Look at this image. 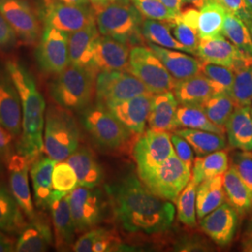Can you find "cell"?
I'll return each instance as SVG.
<instances>
[{
	"label": "cell",
	"instance_id": "cell-62",
	"mask_svg": "<svg viewBox=\"0 0 252 252\" xmlns=\"http://www.w3.org/2000/svg\"><path fill=\"white\" fill-rule=\"evenodd\" d=\"M248 233H249V234H252V220H251L250 224H249V228H248Z\"/></svg>",
	"mask_w": 252,
	"mask_h": 252
},
{
	"label": "cell",
	"instance_id": "cell-52",
	"mask_svg": "<svg viewBox=\"0 0 252 252\" xmlns=\"http://www.w3.org/2000/svg\"><path fill=\"white\" fill-rule=\"evenodd\" d=\"M15 38L16 34L14 30L0 12V47L12 44Z\"/></svg>",
	"mask_w": 252,
	"mask_h": 252
},
{
	"label": "cell",
	"instance_id": "cell-7",
	"mask_svg": "<svg viewBox=\"0 0 252 252\" xmlns=\"http://www.w3.org/2000/svg\"><path fill=\"white\" fill-rule=\"evenodd\" d=\"M82 124L100 147L111 151L126 144L132 134L108 108L99 104L83 110Z\"/></svg>",
	"mask_w": 252,
	"mask_h": 252
},
{
	"label": "cell",
	"instance_id": "cell-40",
	"mask_svg": "<svg viewBox=\"0 0 252 252\" xmlns=\"http://www.w3.org/2000/svg\"><path fill=\"white\" fill-rule=\"evenodd\" d=\"M222 35L239 51L252 56V38L247 24L231 12H226Z\"/></svg>",
	"mask_w": 252,
	"mask_h": 252
},
{
	"label": "cell",
	"instance_id": "cell-21",
	"mask_svg": "<svg viewBox=\"0 0 252 252\" xmlns=\"http://www.w3.org/2000/svg\"><path fill=\"white\" fill-rule=\"evenodd\" d=\"M53 242L54 234L49 220L45 217L36 214L20 231L15 245V252H46Z\"/></svg>",
	"mask_w": 252,
	"mask_h": 252
},
{
	"label": "cell",
	"instance_id": "cell-55",
	"mask_svg": "<svg viewBox=\"0 0 252 252\" xmlns=\"http://www.w3.org/2000/svg\"><path fill=\"white\" fill-rule=\"evenodd\" d=\"M242 251L252 252V235L249 233L245 234L242 240Z\"/></svg>",
	"mask_w": 252,
	"mask_h": 252
},
{
	"label": "cell",
	"instance_id": "cell-17",
	"mask_svg": "<svg viewBox=\"0 0 252 252\" xmlns=\"http://www.w3.org/2000/svg\"><path fill=\"white\" fill-rule=\"evenodd\" d=\"M238 213L229 203H223L201 219L200 227L217 245L224 247L234 238Z\"/></svg>",
	"mask_w": 252,
	"mask_h": 252
},
{
	"label": "cell",
	"instance_id": "cell-18",
	"mask_svg": "<svg viewBox=\"0 0 252 252\" xmlns=\"http://www.w3.org/2000/svg\"><path fill=\"white\" fill-rule=\"evenodd\" d=\"M0 12L24 41H36L39 26L32 9L23 0H0Z\"/></svg>",
	"mask_w": 252,
	"mask_h": 252
},
{
	"label": "cell",
	"instance_id": "cell-28",
	"mask_svg": "<svg viewBox=\"0 0 252 252\" xmlns=\"http://www.w3.org/2000/svg\"><path fill=\"white\" fill-rule=\"evenodd\" d=\"M100 35L96 23L70 33L68 36L69 64L89 66L95 41Z\"/></svg>",
	"mask_w": 252,
	"mask_h": 252
},
{
	"label": "cell",
	"instance_id": "cell-9",
	"mask_svg": "<svg viewBox=\"0 0 252 252\" xmlns=\"http://www.w3.org/2000/svg\"><path fill=\"white\" fill-rule=\"evenodd\" d=\"M175 153L171 135L168 132L152 128L146 131L133 149L139 179L144 180Z\"/></svg>",
	"mask_w": 252,
	"mask_h": 252
},
{
	"label": "cell",
	"instance_id": "cell-5",
	"mask_svg": "<svg viewBox=\"0 0 252 252\" xmlns=\"http://www.w3.org/2000/svg\"><path fill=\"white\" fill-rule=\"evenodd\" d=\"M44 152L56 162L66 160L80 144V131L69 110L50 106L45 114Z\"/></svg>",
	"mask_w": 252,
	"mask_h": 252
},
{
	"label": "cell",
	"instance_id": "cell-26",
	"mask_svg": "<svg viewBox=\"0 0 252 252\" xmlns=\"http://www.w3.org/2000/svg\"><path fill=\"white\" fill-rule=\"evenodd\" d=\"M78 178L79 186L94 188L104 180V171L90 149H78L67 159Z\"/></svg>",
	"mask_w": 252,
	"mask_h": 252
},
{
	"label": "cell",
	"instance_id": "cell-61",
	"mask_svg": "<svg viewBox=\"0 0 252 252\" xmlns=\"http://www.w3.org/2000/svg\"><path fill=\"white\" fill-rule=\"evenodd\" d=\"M247 26H248V28H249V30H250V33H251V36H252V17L251 18V20L248 22Z\"/></svg>",
	"mask_w": 252,
	"mask_h": 252
},
{
	"label": "cell",
	"instance_id": "cell-31",
	"mask_svg": "<svg viewBox=\"0 0 252 252\" xmlns=\"http://www.w3.org/2000/svg\"><path fill=\"white\" fill-rule=\"evenodd\" d=\"M234 81L230 96L235 108L251 106L252 103V56L244 58L232 68Z\"/></svg>",
	"mask_w": 252,
	"mask_h": 252
},
{
	"label": "cell",
	"instance_id": "cell-24",
	"mask_svg": "<svg viewBox=\"0 0 252 252\" xmlns=\"http://www.w3.org/2000/svg\"><path fill=\"white\" fill-rule=\"evenodd\" d=\"M147 45L161 60L175 80L181 81L200 74L201 61L194 57L151 42H147Z\"/></svg>",
	"mask_w": 252,
	"mask_h": 252
},
{
	"label": "cell",
	"instance_id": "cell-58",
	"mask_svg": "<svg viewBox=\"0 0 252 252\" xmlns=\"http://www.w3.org/2000/svg\"><path fill=\"white\" fill-rule=\"evenodd\" d=\"M116 1H131V0H99V6L96 9H98V8L104 6V5H107V4L112 3V2H116Z\"/></svg>",
	"mask_w": 252,
	"mask_h": 252
},
{
	"label": "cell",
	"instance_id": "cell-60",
	"mask_svg": "<svg viewBox=\"0 0 252 252\" xmlns=\"http://www.w3.org/2000/svg\"><path fill=\"white\" fill-rule=\"evenodd\" d=\"M90 3L94 9H96L99 6V0H90Z\"/></svg>",
	"mask_w": 252,
	"mask_h": 252
},
{
	"label": "cell",
	"instance_id": "cell-6",
	"mask_svg": "<svg viewBox=\"0 0 252 252\" xmlns=\"http://www.w3.org/2000/svg\"><path fill=\"white\" fill-rule=\"evenodd\" d=\"M128 71L154 94L171 92L178 81L148 46L135 45L130 49Z\"/></svg>",
	"mask_w": 252,
	"mask_h": 252
},
{
	"label": "cell",
	"instance_id": "cell-8",
	"mask_svg": "<svg viewBox=\"0 0 252 252\" xmlns=\"http://www.w3.org/2000/svg\"><path fill=\"white\" fill-rule=\"evenodd\" d=\"M190 179L191 168L175 153L141 181L160 198L176 202Z\"/></svg>",
	"mask_w": 252,
	"mask_h": 252
},
{
	"label": "cell",
	"instance_id": "cell-19",
	"mask_svg": "<svg viewBox=\"0 0 252 252\" xmlns=\"http://www.w3.org/2000/svg\"><path fill=\"white\" fill-rule=\"evenodd\" d=\"M68 193L54 190L50 209L54 226L55 246L59 251H65L73 247L77 233L67 198Z\"/></svg>",
	"mask_w": 252,
	"mask_h": 252
},
{
	"label": "cell",
	"instance_id": "cell-20",
	"mask_svg": "<svg viewBox=\"0 0 252 252\" xmlns=\"http://www.w3.org/2000/svg\"><path fill=\"white\" fill-rule=\"evenodd\" d=\"M22 104L13 82L8 77L0 76V124L14 137L22 134Z\"/></svg>",
	"mask_w": 252,
	"mask_h": 252
},
{
	"label": "cell",
	"instance_id": "cell-29",
	"mask_svg": "<svg viewBox=\"0 0 252 252\" xmlns=\"http://www.w3.org/2000/svg\"><path fill=\"white\" fill-rule=\"evenodd\" d=\"M173 91L180 105L200 106L215 94L212 82L201 73L188 79L177 81Z\"/></svg>",
	"mask_w": 252,
	"mask_h": 252
},
{
	"label": "cell",
	"instance_id": "cell-44",
	"mask_svg": "<svg viewBox=\"0 0 252 252\" xmlns=\"http://www.w3.org/2000/svg\"><path fill=\"white\" fill-rule=\"evenodd\" d=\"M170 27L172 35L183 46L188 48L192 54H196L200 36L198 31L193 27H189L186 23L177 16L176 18L167 21Z\"/></svg>",
	"mask_w": 252,
	"mask_h": 252
},
{
	"label": "cell",
	"instance_id": "cell-27",
	"mask_svg": "<svg viewBox=\"0 0 252 252\" xmlns=\"http://www.w3.org/2000/svg\"><path fill=\"white\" fill-rule=\"evenodd\" d=\"M229 144L234 149L252 153V118L251 106L234 108L225 125Z\"/></svg>",
	"mask_w": 252,
	"mask_h": 252
},
{
	"label": "cell",
	"instance_id": "cell-10",
	"mask_svg": "<svg viewBox=\"0 0 252 252\" xmlns=\"http://www.w3.org/2000/svg\"><path fill=\"white\" fill-rule=\"evenodd\" d=\"M147 94L152 93L129 71H103L96 77L95 97L104 107Z\"/></svg>",
	"mask_w": 252,
	"mask_h": 252
},
{
	"label": "cell",
	"instance_id": "cell-49",
	"mask_svg": "<svg viewBox=\"0 0 252 252\" xmlns=\"http://www.w3.org/2000/svg\"><path fill=\"white\" fill-rule=\"evenodd\" d=\"M211 248L206 240L199 237H186L180 239L175 246L176 252H209Z\"/></svg>",
	"mask_w": 252,
	"mask_h": 252
},
{
	"label": "cell",
	"instance_id": "cell-57",
	"mask_svg": "<svg viewBox=\"0 0 252 252\" xmlns=\"http://www.w3.org/2000/svg\"><path fill=\"white\" fill-rule=\"evenodd\" d=\"M185 3H188L193 6V8H197V9H201L203 8L206 3H207L208 0H183Z\"/></svg>",
	"mask_w": 252,
	"mask_h": 252
},
{
	"label": "cell",
	"instance_id": "cell-42",
	"mask_svg": "<svg viewBox=\"0 0 252 252\" xmlns=\"http://www.w3.org/2000/svg\"><path fill=\"white\" fill-rule=\"evenodd\" d=\"M200 73L212 82L215 94H227L230 95L234 81V72L232 68L201 61Z\"/></svg>",
	"mask_w": 252,
	"mask_h": 252
},
{
	"label": "cell",
	"instance_id": "cell-23",
	"mask_svg": "<svg viewBox=\"0 0 252 252\" xmlns=\"http://www.w3.org/2000/svg\"><path fill=\"white\" fill-rule=\"evenodd\" d=\"M57 162L49 156H39L32 162L30 177L33 186V196L36 207L47 209L50 207L53 187V173Z\"/></svg>",
	"mask_w": 252,
	"mask_h": 252
},
{
	"label": "cell",
	"instance_id": "cell-59",
	"mask_svg": "<svg viewBox=\"0 0 252 252\" xmlns=\"http://www.w3.org/2000/svg\"><path fill=\"white\" fill-rule=\"evenodd\" d=\"M244 3L246 5V8L248 9V11L250 12V14L252 17V0H244Z\"/></svg>",
	"mask_w": 252,
	"mask_h": 252
},
{
	"label": "cell",
	"instance_id": "cell-35",
	"mask_svg": "<svg viewBox=\"0 0 252 252\" xmlns=\"http://www.w3.org/2000/svg\"><path fill=\"white\" fill-rule=\"evenodd\" d=\"M175 132L188 141L198 156H205L226 148L224 135L189 128L175 130Z\"/></svg>",
	"mask_w": 252,
	"mask_h": 252
},
{
	"label": "cell",
	"instance_id": "cell-36",
	"mask_svg": "<svg viewBox=\"0 0 252 252\" xmlns=\"http://www.w3.org/2000/svg\"><path fill=\"white\" fill-rule=\"evenodd\" d=\"M229 169V156L224 151H218L199 156L193 163L191 179L199 185L204 180L224 174Z\"/></svg>",
	"mask_w": 252,
	"mask_h": 252
},
{
	"label": "cell",
	"instance_id": "cell-30",
	"mask_svg": "<svg viewBox=\"0 0 252 252\" xmlns=\"http://www.w3.org/2000/svg\"><path fill=\"white\" fill-rule=\"evenodd\" d=\"M223 176L224 174L218 175L199 184L196 191V213L200 220L224 203Z\"/></svg>",
	"mask_w": 252,
	"mask_h": 252
},
{
	"label": "cell",
	"instance_id": "cell-1",
	"mask_svg": "<svg viewBox=\"0 0 252 252\" xmlns=\"http://www.w3.org/2000/svg\"><path fill=\"white\" fill-rule=\"evenodd\" d=\"M113 211L123 228L130 233L160 234L170 229L175 207L154 194L133 176L106 187Z\"/></svg>",
	"mask_w": 252,
	"mask_h": 252
},
{
	"label": "cell",
	"instance_id": "cell-4",
	"mask_svg": "<svg viewBox=\"0 0 252 252\" xmlns=\"http://www.w3.org/2000/svg\"><path fill=\"white\" fill-rule=\"evenodd\" d=\"M95 11V22L100 34L111 36L127 45H136L142 38L144 17L132 1H116L104 5Z\"/></svg>",
	"mask_w": 252,
	"mask_h": 252
},
{
	"label": "cell",
	"instance_id": "cell-41",
	"mask_svg": "<svg viewBox=\"0 0 252 252\" xmlns=\"http://www.w3.org/2000/svg\"><path fill=\"white\" fill-rule=\"evenodd\" d=\"M209 120L219 126H224L234 112L235 105L232 97L227 94H214L200 106Z\"/></svg>",
	"mask_w": 252,
	"mask_h": 252
},
{
	"label": "cell",
	"instance_id": "cell-46",
	"mask_svg": "<svg viewBox=\"0 0 252 252\" xmlns=\"http://www.w3.org/2000/svg\"><path fill=\"white\" fill-rule=\"evenodd\" d=\"M144 18L170 21L178 15L168 9L160 0H131Z\"/></svg>",
	"mask_w": 252,
	"mask_h": 252
},
{
	"label": "cell",
	"instance_id": "cell-51",
	"mask_svg": "<svg viewBox=\"0 0 252 252\" xmlns=\"http://www.w3.org/2000/svg\"><path fill=\"white\" fill-rule=\"evenodd\" d=\"M13 135L0 124V157L6 161L15 153L13 147Z\"/></svg>",
	"mask_w": 252,
	"mask_h": 252
},
{
	"label": "cell",
	"instance_id": "cell-2",
	"mask_svg": "<svg viewBox=\"0 0 252 252\" xmlns=\"http://www.w3.org/2000/svg\"><path fill=\"white\" fill-rule=\"evenodd\" d=\"M7 72L18 92L23 112L22 134L15 151L33 162L44 152L45 100L31 74L22 64L9 61Z\"/></svg>",
	"mask_w": 252,
	"mask_h": 252
},
{
	"label": "cell",
	"instance_id": "cell-45",
	"mask_svg": "<svg viewBox=\"0 0 252 252\" xmlns=\"http://www.w3.org/2000/svg\"><path fill=\"white\" fill-rule=\"evenodd\" d=\"M78 185V178L71 165L63 161L57 162L53 173L54 190L69 193Z\"/></svg>",
	"mask_w": 252,
	"mask_h": 252
},
{
	"label": "cell",
	"instance_id": "cell-3",
	"mask_svg": "<svg viewBox=\"0 0 252 252\" xmlns=\"http://www.w3.org/2000/svg\"><path fill=\"white\" fill-rule=\"evenodd\" d=\"M97 75L91 66L69 64L50 84L49 94L61 108L69 111L84 110L95 94Z\"/></svg>",
	"mask_w": 252,
	"mask_h": 252
},
{
	"label": "cell",
	"instance_id": "cell-15",
	"mask_svg": "<svg viewBox=\"0 0 252 252\" xmlns=\"http://www.w3.org/2000/svg\"><path fill=\"white\" fill-rule=\"evenodd\" d=\"M129 56V45L111 36L101 35L95 41L89 66L97 73L128 71Z\"/></svg>",
	"mask_w": 252,
	"mask_h": 252
},
{
	"label": "cell",
	"instance_id": "cell-14",
	"mask_svg": "<svg viewBox=\"0 0 252 252\" xmlns=\"http://www.w3.org/2000/svg\"><path fill=\"white\" fill-rule=\"evenodd\" d=\"M6 162L9 169L10 192L30 220L36 215L29 185V170L32 162L16 151Z\"/></svg>",
	"mask_w": 252,
	"mask_h": 252
},
{
	"label": "cell",
	"instance_id": "cell-16",
	"mask_svg": "<svg viewBox=\"0 0 252 252\" xmlns=\"http://www.w3.org/2000/svg\"><path fill=\"white\" fill-rule=\"evenodd\" d=\"M154 94L137 95L106 108L133 134H143L152 107Z\"/></svg>",
	"mask_w": 252,
	"mask_h": 252
},
{
	"label": "cell",
	"instance_id": "cell-38",
	"mask_svg": "<svg viewBox=\"0 0 252 252\" xmlns=\"http://www.w3.org/2000/svg\"><path fill=\"white\" fill-rule=\"evenodd\" d=\"M24 215L11 192L0 188V230L19 234L27 224Z\"/></svg>",
	"mask_w": 252,
	"mask_h": 252
},
{
	"label": "cell",
	"instance_id": "cell-63",
	"mask_svg": "<svg viewBox=\"0 0 252 252\" xmlns=\"http://www.w3.org/2000/svg\"><path fill=\"white\" fill-rule=\"evenodd\" d=\"M251 112H252V108H251Z\"/></svg>",
	"mask_w": 252,
	"mask_h": 252
},
{
	"label": "cell",
	"instance_id": "cell-54",
	"mask_svg": "<svg viewBox=\"0 0 252 252\" xmlns=\"http://www.w3.org/2000/svg\"><path fill=\"white\" fill-rule=\"evenodd\" d=\"M160 1L177 15H179L181 12L183 5L185 4L183 0H160Z\"/></svg>",
	"mask_w": 252,
	"mask_h": 252
},
{
	"label": "cell",
	"instance_id": "cell-37",
	"mask_svg": "<svg viewBox=\"0 0 252 252\" xmlns=\"http://www.w3.org/2000/svg\"><path fill=\"white\" fill-rule=\"evenodd\" d=\"M142 36L148 42L153 44L191 54L188 48L182 45L172 35L167 21L145 18L142 25Z\"/></svg>",
	"mask_w": 252,
	"mask_h": 252
},
{
	"label": "cell",
	"instance_id": "cell-56",
	"mask_svg": "<svg viewBox=\"0 0 252 252\" xmlns=\"http://www.w3.org/2000/svg\"><path fill=\"white\" fill-rule=\"evenodd\" d=\"M63 4L68 5H91L90 0H57Z\"/></svg>",
	"mask_w": 252,
	"mask_h": 252
},
{
	"label": "cell",
	"instance_id": "cell-53",
	"mask_svg": "<svg viewBox=\"0 0 252 252\" xmlns=\"http://www.w3.org/2000/svg\"><path fill=\"white\" fill-rule=\"evenodd\" d=\"M15 245L16 242L0 231V252H15Z\"/></svg>",
	"mask_w": 252,
	"mask_h": 252
},
{
	"label": "cell",
	"instance_id": "cell-33",
	"mask_svg": "<svg viewBox=\"0 0 252 252\" xmlns=\"http://www.w3.org/2000/svg\"><path fill=\"white\" fill-rule=\"evenodd\" d=\"M226 12L225 8L218 0H208L199 10L197 30L200 38L222 36Z\"/></svg>",
	"mask_w": 252,
	"mask_h": 252
},
{
	"label": "cell",
	"instance_id": "cell-39",
	"mask_svg": "<svg viewBox=\"0 0 252 252\" xmlns=\"http://www.w3.org/2000/svg\"><path fill=\"white\" fill-rule=\"evenodd\" d=\"M178 127L198 129L220 135L225 134V129L212 123L205 111L196 105H181L177 110Z\"/></svg>",
	"mask_w": 252,
	"mask_h": 252
},
{
	"label": "cell",
	"instance_id": "cell-12",
	"mask_svg": "<svg viewBox=\"0 0 252 252\" xmlns=\"http://www.w3.org/2000/svg\"><path fill=\"white\" fill-rule=\"evenodd\" d=\"M69 34L45 26L36 50V63L43 72L58 75L69 65Z\"/></svg>",
	"mask_w": 252,
	"mask_h": 252
},
{
	"label": "cell",
	"instance_id": "cell-50",
	"mask_svg": "<svg viewBox=\"0 0 252 252\" xmlns=\"http://www.w3.org/2000/svg\"><path fill=\"white\" fill-rule=\"evenodd\" d=\"M228 12L239 17L246 24L252 18V15L246 8L244 0H218Z\"/></svg>",
	"mask_w": 252,
	"mask_h": 252
},
{
	"label": "cell",
	"instance_id": "cell-43",
	"mask_svg": "<svg viewBox=\"0 0 252 252\" xmlns=\"http://www.w3.org/2000/svg\"><path fill=\"white\" fill-rule=\"evenodd\" d=\"M198 185L190 179L187 186L180 192L177 199V211L180 221L189 227L196 225V191Z\"/></svg>",
	"mask_w": 252,
	"mask_h": 252
},
{
	"label": "cell",
	"instance_id": "cell-48",
	"mask_svg": "<svg viewBox=\"0 0 252 252\" xmlns=\"http://www.w3.org/2000/svg\"><path fill=\"white\" fill-rule=\"evenodd\" d=\"M172 144L175 147L176 154L179 156L180 160L185 162L189 167L191 168L193 162V150L191 146L188 143L186 139L180 135L174 134L171 135Z\"/></svg>",
	"mask_w": 252,
	"mask_h": 252
},
{
	"label": "cell",
	"instance_id": "cell-34",
	"mask_svg": "<svg viewBox=\"0 0 252 252\" xmlns=\"http://www.w3.org/2000/svg\"><path fill=\"white\" fill-rule=\"evenodd\" d=\"M223 187L229 204L238 214H245L252 210V193L233 166L224 173Z\"/></svg>",
	"mask_w": 252,
	"mask_h": 252
},
{
	"label": "cell",
	"instance_id": "cell-11",
	"mask_svg": "<svg viewBox=\"0 0 252 252\" xmlns=\"http://www.w3.org/2000/svg\"><path fill=\"white\" fill-rule=\"evenodd\" d=\"M73 221L78 233L93 229L102 220L104 195L100 189L79 186L67 194Z\"/></svg>",
	"mask_w": 252,
	"mask_h": 252
},
{
	"label": "cell",
	"instance_id": "cell-47",
	"mask_svg": "<svg viewBox=\"0 0 252 252\" xmlns=\"http://www.w3.org/2000/svg\"><path fill=\"white\" fill-rule=\"evenodd\" d=\"M232 166L252 195V155L251 153H236L233 158Z\"/></svg>",
	"mask_w": 252,
	"mask_h": 252
},
{
	"label": "cell",
	"instance_id": "cell-22",
	"mask_svg": "<svg viewBox=\"0 0 252 252\" xmlns=\"http://www.w3.org/2000/svg\"><path fill=\"white\" fill-rule=\"evenodd\" d=\"M196 55H198L204 62L233 68L234 64L246 54L239 51L222 35L208 38H200Z\"/></svg>",
	"mask_w": 252,
	"mask_h": 252
},
{
	"label": "cell",
	"instance_id": "cell-13",
	"mask_svg": "<svg viewBox=\"0 0 252 252\" xmlns=\"http://www.w3.org/2000/svg\"><path fill=\"white\" fill-rule=\"evenodd\" d=\"M44 21L45 26L67 34L96 23L95 11L92 5H68L61 2L53 3L46 9Z\"/></svg>",
	"mask_w": 252,
	"mask_h": 252
},
{
	"label": "cell",
	"instance_id": "cell-25",
	"mask_svg": "<svg viewBox=\"0 0 252 252\" xmlns=\"http://www.w3.org/2000/svg\"><path fill=\"white\" fill-rule=\"evenodd\" d=\"M179 102L171 92L153 94L148 124L152 129L170 132L176 130Z\"/></svg>",
	"mask_w": 252,
	"mask_h": 252
},
{
	"label": "cell",
	"instance_id": "cell-32",
	"mask_svg": "<svg viewBox=\"0 0 252 252\" xmlns=\"http://www.w3.org/2000/svg\"><path fill=\"white\" fill-rule=\"evenodd\" d=\"M121 240L117 235L106 229H91L73 245L76 252H105L118 251Z\"/></svg>",
	"mask_w": 252,
	"mask_h": 252
}]
</instances>
